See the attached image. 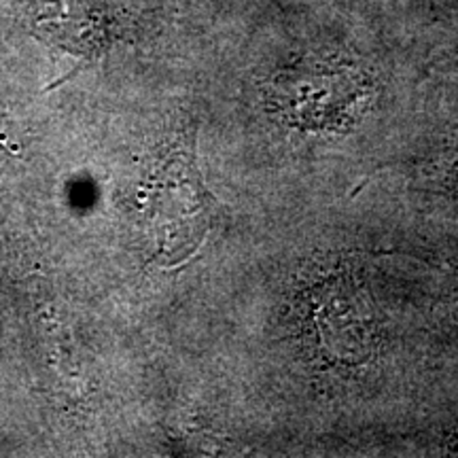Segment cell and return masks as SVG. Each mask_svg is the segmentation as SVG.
Instances as JSON below:
<instances>
[{
	"label": "cell",
	"mask_w": 458,
	"mask_h": 458,
	"mask_svg": "<svg viewBox=\"0 0 458 458\" xmlns=\"http://www.w3.org/2000/svg\"><path fill=\"white\" fill-rule=\"evenodd\" d=\"M300 325L317 357L335 365H360L377 346V312L359 278L335 274L301 295Z\"/></svg>",
	"instance_id": "obj_1"
},
{
	"label": "cell",
	"mask_w": 458,
	"mask_h": 458,
	"mask_svg": "<svg viewBox=\"0 0 458 458\" xmlns=\"http://www.w3.org/2000/svg\"><path fill=\"white\" fill-rule=\"evenodd\" d=\"M156 179L148 213L159 246L157 259L179 263L204 242L213 221L215 198L199 176L193 148L174 153Z\"/></svg>",
	"instance_id": "obj_2"
}]
</instances>
